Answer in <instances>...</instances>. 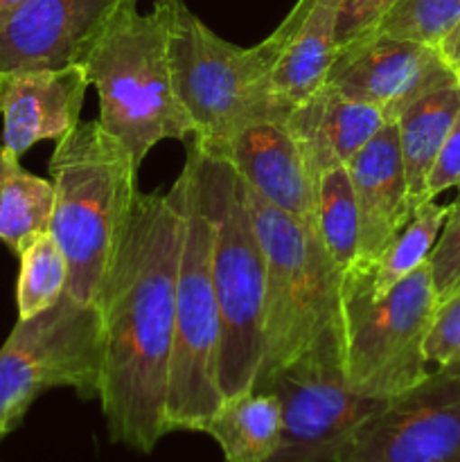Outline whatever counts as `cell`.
I'll return each instance as SVG.
<instances>
[{
    "label": "cell",
    "mask_w": 460,
    "mask_h": 462,
    "mask_svg": "<svg viewBox=\"0 0 460 462\" xmlns=\"http://www.w3.org/2000/svg\"><path fill=\"white\" fill-rule=\"evenodd\" d=\"M183 221L176 189L138 194L99 293V406L108 438L149 454L170 431L167 391Z\"/></svg>",
    "instance_id": "obj_1"
},
{
    "label": "cell",
    "mask_w": 460,
    "mask_h": 462,
    "mask_svg": "<svg viewBox=\"0 0 460 462\" xmlns=\"http://www.w3.org/2000/svg\"><path fill=\"white\" fill-rule=\"evenodd\" d=\"M48 170L54 185L50 233L68 262L66 293L97 305L133 217L140 165L99 120H90L57 140Z\"/></svg>",
    "instance_id": "obj_2"
},
{
    "label": "cell",
    "mask_w": 460,
    "mask_h": 462,
    "mask_svg": "<svg viewBox=\"0 0 460 462\" xmlns=\"http://www.w3.org/2000/svg\"><path fill=\"white\" fill-rule=\"evenodd\" d=\"M198 197L210 219L212 282L221 316L219 386L224 402L246 395L255 386L262 364L266 264L248 189L225 161L207 156L192 138Z\"/></svg>",
    "instance_id": "obj_3"
},
{
    "label": "cell",
    "mask_w": 460,
    "mask_h": 462,
    "mask_svg": "<svg viewBox=\"0 0 460 462\" xmlns=\"http://www.w3.org/2000/svg\"><path fill=\"white\" fill-rule=\"evenodd\" d=\"M124 0L113 12L81 66L97 90L99 125L120 140L138 165L162 140H189L194 129L174 90L161 9L140 12Z\"/></svg>",
    "instance_id": "obj_4"
},
{
    "label": "cell",
    "mask_w": 460,
    "mask_h": 462,
    "mask_svg": "<svg viewBox=\"0 0 460 462\" xmlns=\"http://www.w3.org/2000/svg\"><path fill=\"white\" fill-rule=\"evenodd\" d=\"M165 18L167 57L174 90L192 122V140L203 153L221 152L230 135L264 120H287L271 84L266 41L242 48L210 30L185 0H153Z\"/></svg>",
    "instance_id": "obj_5"
},
{
    "label": "cell",
    "mask_w": 460,
    "mask_h": 462,
    "mask_svg": "<svg viewBox=\"0 0 460 462\" xmlns=\"http://www.w3.org/2000/svg\"><path fill=\"white\" fill-rule=\"evenodd\" d=\"M373 262H356L341 278L343 361L347 386L363 397L395 400L431 374L424 343L437 307L428 262L374 296Z\"/></svg>",
    "instance_id": "obj_6"
},
{
    "label": "cell",
    "mask_w": 460,
    "mask_h": 462,
    "mask_svg": "<svg viewBox=\"0 0 460 462\" xmlns=\"http://www.w3.org/2000/svg\"><path fill=\"white\" fill-rule=\"evenodd\" d=\"M180 206L179 273H176V328L170 361L167 424L170 431H206L224 406L219 386L221 316L212 282V228L198 197L192 153L174 185Z\"/></svg>",
    "instance_id": "obj_7"
},
{
    "label": "cell",
    "mask_w": 460,
    "mask_h": 462,
    "mask_svg": "<svg viewBox=\"0 0 460 462\" xmlns=\"http://www.w3.org/2000/svg\"><path fill=\"white\" fill-rule=\"evenodd\" d=\"M248 203L266 264L262 364L253 386L257 388L341 319L343 275L318 233L251 189Z\"/></svg>",
    "instance_id": "obj_8"
},
{
    "label": "cell",
    "mask_w": 460,
    "mask_h": 462,
    "mask_svg": "<svg viewBox=\"0 0 460 462\" xmlns=\"http://www.w3.org/2000/svg\"><path fill=\"white\" fill-rule=\"evenodd\" d=\"M102 374V319L97 305L63 293L50 310L18 319L0 347V442L18 429L43 393L72 388L97 400Z\"/></svg>",
    "instance_id": "obj_9"
},
{
    "label": "cell",
    "mask_w": 460,
    "mask_h": 462,
    "mask_svg": "<svg viewBox=\"0 0 460 462\" xmlns=\"http://www.w3.org/2000/svg\"><path fill=\"white\" fill-rule=\"evenodd\" d=\"M253 391L275 393L282 404V436L264 462H336L356 431L391 402L347 386L341 319Z\"/></svg>",
    "instance_id": "obj_10"
},
{
    "label": "cell",
    "mask_w": 460,
    "mask_h": 462,
    "mask_svg": "<svg viewBox=\"0 0 460 462\" xmlns=\"http://www.w3.org/2000/svg\"><path fill=\"white\" fill-rule=\"evenodd\" d=\"M336 462H460V377L431 373L388 402Z\"/></svg>",
    "instance_id": "obj_11"
},
{
    "label": "cell",
    "mask_w": 460,
    "mask_h": 462,
    "mask_svg": "<svg viewBox=\"0 0 460 462\" xmlns=\"http://www.w3.org/2000/svg\"><path fill=\"white\" fill-rule=\"evenodd\" d=\"M325 84L373 104L383 120L395 122L415 99L460 81L436 45L373 32L336 50Z\"/></svg>",
    "instance_id": "obj_12"
},
{
    "label": "cell",
    "mask_w": 460,
    "mask_h": 462,
    "mask_svg": "<svg viewBox=\"0 0 460 462\" xmlns=\"http://www.w3.org/2000/svg\"><path fill=\"white\" fill-rule=\"evenodd\" d=\"M124 0H23L0 18V70L63 68L86 50Z\"/></svg>",
    "instance_id": "obj_13"
},
{
    "label": "cell",
    "mask_w": 460,
    "mask_h": 462,
    "mask_svg": "<svg viewBox=\"0 0 460 462\" xmlns=\"http://www.w3.org/2000/svg\"><path fill=\"white\" fill-rule=\"evenodd\" d=\"M90 81L81 63L0 70V143L16 156L41 140H59L79 125Z\"/></svg>",
    "instance_id": "obj_14"
},
{
    "label": "cell",
    "mask_w": 460,
    "mask_h": 462,
    "mask_svg": "<svg viewBox=\"0 0 460 462\" xmlns=\"http://www.w3.org/2000/svg\"><path fill=\"white\" fill-rule=\"evenodd\" d=\"M215 158L228 162L246 188L269 206L316 233L314 180L284 122L264 120L244 126Z\"/></svg>",
    "instance_id": "obj_15"
},
{
    "label": "cell",
    "mask_w": 460,
    "mask_h": 462,
    "mask_svg": "<svg viewBox=\"0 0 460 462\" xmlns=\"http://www.w3.org/2000/svg\"><path fill=\"white\" fill-rule=\"evenodd\" d=\"M359 210V260L374 262L413 215L395 122H383L374 138L347 162Z\"/></svg>",
    "instance_id": "obj_16"
},
{
    "label": "cell",
    "mask_w": 460,
    "mask_h": 462,
    "mask_svg": "<svg viewBox=\"0 0 460 462\" xmlns=\"http://www.w3.org/2000/svg\"><path fill=\"white\" fill-rule=\"evenodd\" d=\"M341 0H296L284 21L266 36L273 68L271 84L293 108L327 81L336 57V21Z\"/></svg>",
    "instance_id": "obj_17"
},
{
    "label": "cell",
    "mask_w": 460,
    "mask_h": 462,
    "mask_svg": "<svg viewBox=\"0 0 460 462\" xmlns=\"http://www.w3.org/2000/svg\"><path fill=\"white\" fill-rule=\"evenodd\" d=\"M383 113L373 104L347 97L323 84L289 111V134L296 140L311 180L332 167L347 165L383 126Z\"/></svg>",
    "instance_id": "obj_18"
},
{
    "label": "cell",
    "mask_w": 460,
    "mask_h": 462,
    "mask_svg": "<svg viewBox=\"0 0 460 462\" xmlns=\"http://www.w3.org/2000/svg\"><path fill=\"white\" fill-rule=\"evenodd\" d=\"M460 116V84L442 86L415 99L397 116L400 152L413 212L428 201L427 180L437 152Z\"/></svg>",
    "instance_id": "obj_19"
},
{
    "label": "cell",
    "mask_w": 460,
    "mask_h": 462,
    "mask_svg": "<svg viewBox=\"0 0 460 462\" xmlns=\"http://www.w3.org/2000/svg\"><path fill=\"white\" fill-rule=\"evenodd\" d=\"M219 445L224 462H264L282 436V404L271 391H251L224 402L206 431Z\"/></svg>",
    "instance_id": "obj_20"
},
{
    "label": "cell",
    "mask_w": 460,
    "mask_h": 462,
    "mask_svg": "<svg viewBox=\"0 0 460 462\" xmlns=\"http://www.w3.org/2000/svg\"><path fill=\"white\" fill-rule=\"evenodd\" d=\"M0 143V242L21 255L27 244L50 230L54 208V185L32 174Z\"/></svg>",
    "instance_id": "obj_21"
},
{
    "label": "cell",
    "mask_w": 460,
    "mask_h": 462,
    "mask_svg": "<svg viewBox=\"0 0 460 462\" xmlns=\"http://www.w3.org/2000/svg\"><path fill=\"white\" fill-rule=\"evenodd\" d=\"M316 233L343 273L359 262L361 224L347 165L332 167L314 180Z\"/></svg>",
    "instance_id": "obj_22"
},
{
    "label": "cell",
    "mask_w": 460,
    "mask_h": 462,
    "mask_svg": "<svg viewBox=\"0 0 460 462\" xmlns=\"http://www.w3.org/2000/svg\"><path fill=\"white\" fill-rule=\"evenodd\" d=\"M449 206H437L427 201L410 215L404 228L395 235L386 251L373 262L370 269V289L374 296L386 293L392 284L427 264L433 246L437 242L442 226H445Z\"/></svg>",
    "instance_id": "obj_23"
},
{
    "label": "cell",
    "mask_w": 460,
    "mask_h": 462,
    "mask_svg": "<svg viewBox=\"0 0 460 462\" xmlns=\"http://www.w3.org/2000/svg\"><path fill=\"white\" fill-rule=\"evenodd\" d=\"M18 257V319L25 320L61 300L68 287V262L50 230L32 239Z\"/></svg>",
    "instance_id": "obj_24"
},
{
    "label": "cell",
    "mask_w": 460,
    "mask_h": 462,
    "mask_svg": "<svg viewBox=\"0 0 460 462\" xmlns=\"http://www.w3.org/2000/svg\"><path fill=\"white\" fill-rule=\"evenodd\" d=\"M458 21L460 0H400L374 32L437 48Z\"/></svg>",
    "instance_id": "obj_25"
},
{
    "label": "cell",
    "mask_w": 460,
    "mask_h": 462,
    "mask_svg": "<svg viewBox=\"0 0 460 462\" xmlns=\"http://www.w3.org/2000/svg\"><path fill=\"white\" fill-rule=\"evenodd\" d=\"M428 269H431L437 302H442L460 280V194L446 212L445 226L428 255Z\"/></svg>",
    "instance_id": "obj_26"
},
{
    "label": "cell",
    "mask_w": 460,
    "mask_h": 462,
    "mask_svg": "<svg viewBox=\"0 0 460 462\" xmlns=\"http://www.w3.org/2000/svg\"><path fill=\"white\" fill-rule=\"evenodd\" d=\"M428 364L445 365L460 355V291L437 302L424 343Z\"/></svg>",
    "instance_id": "obj_27"
},
{
    "label": "cell",
    "mask_w": 460,
    "mask_h": 462,
    "mask_svg": "<svg viewBox=\"0 0 460 462\" xmlns=\"http://www.w3.org/2000/svg\"><path fill=\"white\" fill-rule=\"evenodd\" d=\"M400 0H341L336 21V45L352 43L365 34H373Z\"/></svg>",
    "instance_id": "obj_28"
},
{
    "label": "cell",
    "mask_w": 460,
    "mask_h": 462,
    "mask_svg": "<svg viewBox=\"0 0 460 462\" xmlns=\"http://www.w3.org/2000/svg\"><path fill=\"white\" fill-rule=\"evenodd\" d=\"M460 189V116L455 120L454 129L446 135L445 144L437 152L436 162L431 167V174L427 180V197L428 201L442 194L445 189Z\"/></svg>",
    "instance_id": "obj_29"
},
{
    "label": "cell",
    "mask_w": 460,
    "mask_h": 462,
    "mask_svg": "<svg viewBox=\"0 0 460 462\" xmlns=\"http://www.w3.org/2000/svg\"><path fill=\"white\" fill-rule=\"evenodd\" d=\"M437 50H440L445 61L449 63V68L455 72V77H458L460 81V21L455 23L454 30L437 43Z\"/></svg>",
    "instance_id": "obj_30"
},
{
    "label": "cell",
    "mask_w": 460,
    "mask_h": 462,
    "mask_svg": "<svg viewBox=\"0 0 460 462\" xmlns=\"http://www.w3.org/2000/svg\"><path fill=\"white\" fill-rule=\"evenodd\" d=\"M433 374H437V377H460V355L454 361H449V364L437 365Z\"/></svg>",
    "instance_id": "obj_31"
},
{
    "label": "cell",
    "mask_w": 460,
    "mask_h": 462,
    "mask_svg": "<svg viewBox=\"0 0 460 462\" xmlns=\"http://www.w3.org/2000/svg\"><path fill=\"white\" fill-rule=\"evenodd\" d=\"M21 3L23 0H0V18L7 16L9 12H14V9H16Z\"/></svg>",
    "instance_id": "obj_32"
},
{
    "label": "cell",
    "mask_w": 460,
    "mask_h": 462,
    "mask_svg": "<svg viewBox=\"0 0 460 462\" xmlns=\"http://www.w3.org/2000/svg\"><path fill=\"white\" fill-rule=\"evenodd\" d=\"M458 291H460V280L454 284V289H451V291H449V296H454V293H458ZM449 296H446V298H449Z\"/></svg>",
    "instance_id": "obj_33"
}]
</instances>
